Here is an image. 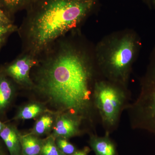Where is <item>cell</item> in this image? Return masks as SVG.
Returning a JSON list of instances; mask_svg holds the SVG:
<instances>
[{"label": "cell", "instance_id": "6da1fadb", "mask_svg": "<svg viewBox=\"0 0 155 155\" xmlns=\"http://www.w3.org/2000/svg\"><path fill=\"white\" fill-rule=\"evenodd\" d=\"M68 34L37 56L31 70L33 89L63 114L81 118L96 131L100 119L94 87L101 75L82 42Z\"/></svg>", "mask_w": 155, "mask_h": 155}, {"label": "cell", "instance_id": "7a4b0ae2", "mask_svg": "<svg viewBox=\"0 0 155 155\" xmlns=\"http://www.w3.org/2000/svg\"><path fill=\"white\" fill-rule=\"evenodd\" d=\"M99 0H37L26 10L18 33L22 53L37 57L58 39L77 29Z\"/></svg>", "mask_w": 155, "mask_h": 155}, {"label": "cell", "instance_id": "3957f363", "mask_svg": "<svg viewBox=\"0 0 155 155\" xmlns=\"http://www.w3.org/2000/svg\"><path fill=\"white\" fill-rule=\"evenodd\" d=\"M141 45L138 35L133 31H121L104 38L95 49V63L100 75L128 87Z\"/></svg>", "mask_w": 155, "mask_h": 155}, {"label": "cell", "instance_id": "277c9868", "mask_svg": "<svg viewBox=\"0 0 155 155\" xmlns=\"http://www.w3.org/2000/svg\"><path fill=\"white\" fill-rule=\"evenodd\" d=\"M130 99L128 87L102 76L96 81L94 104L105 133L110 134L117 130L122 113L130 104Z\"/></svg>", "mask_w": 155, "mask_h": 155}, {"label": "cell", "instance_id": "5b68a950", "mask_svg": "<svg viewBox=\"0 0 155 155\" xmlns=\"http://www.w3.org/2000/svg\"><path fill=\"white\" fill-rule=\"evenodd\" d=\"M149 58L146 72L140 79L138 96L126 111L131 129L155 135V46Z\"/></svg>", "mask_w": 155, "mask_h": 155}, {"label": "cell", "instance_id": "8992f818", "mask_svg": "<svg viewBox=\"0 0 155 155\" xmlns=\"http://www.w3.org/2000/svg\"><path fill=\"white\" fill-rule=\"evenodd\" d=\"M37 61V58L35 56L27 53H21L3 70L6 75L18 84L33 88L34 84L31 78V71Z\"/></svg>", "mask_w": 155, "mask_h": 155}, {"label": "cell", "instance_id": "52a82bcc", "mask_svg": "<svg viewBox=\"0 0 155 155\" xmlns=\"http://www.w3.org/2000/svg\"><path fill=\"white\" fill-rule=\"evenodd\" d=\"M84 122L81 118L69 114H62L58 117L54 127V137L71 138L81 133V126Z\"/></svg>", "mask_w": 155, "mask_h": 155}, {"label": "cell", "instance_id": "ba28073f", "mask_svg": "<svg viewBox=\"0 0 155 155\" xmlns=\"http://www.w3.org/2000/svg\"><path fill=\"white\" fill-rule=\"evenodd\" d=\"M0 137L5 142L11 155H21V135L16 127L12 125H5L0 133Z\"/></svg>", "mask_w": 155, "mask_h": 155}, {"label": "cell", "instance_id": "9c48e42d", "mask_svg": "<svg viewBox=\"0 0 155 155\" xmlns=\"http://www.w3.org/2000/svg\"><path fill=\"white\" fill-rule=\"evenodd\" d=\"M90 145L96 155H116V146L110 137V134L105 133L104 136H98L96 133H91Z\"/></svg>", "mask_w": 155, "mask_h": 155}, {"label": "cell", "instance_id": "30bf717a", "mask_svg": "<svg viewBox=\"0 0 155 155\" xmlns=\"http://www.w3.org/2000/svg\"><path fill=\"white\" fill-rule=\"evenodd\" d=\"M15 88L8 76L0 71V112L8 107L14 97Z\"/></svg>", "mask_w": 155, "mask_h": 155}, {"label": "cell", "instance_id": "8fae6325", "mask_svg": "<svg viewBox=\"0 0 155 155\" xmlns=\"http://www.w3.org/2000/svg\"><path fill=\"white\" fill-rule=\"evenodd\" d=\"M43 140L32 134L21 136L22 153L23 155H41Z\"/></svg>", "mask_w": 155, "mask_h": 155}, {"label": "cell", "instance_id": "7c38bea8", "mask_svg": "<svg viewBox=\"0 0 155 155\" xmlns=\"http://www.w3.org/2000/svg\"><path fill=\"white\" fill-rule=\"evenodd\" d=\"M37 0H0V6L10 17L18 11L28 9Z\"/></svg>", "mask_w": 155, "mask_h": 155}, {"label": "cell", "instance_id": "4fadbf2b", "mask_svg": "<svg viewBox=\"0 0 155 155\" xmlns=\"http://www.w3.org/2000/svg\"><path fill=\"white\" fill-rule=\"evenodd\" d=\"M44 111L43 107L38 104H30L22 108L14 117L16 120H28L34 119Z\"/></svg>", "mask_w": 155, "mask_h": 155}, {"label": "cell", "instance_id": "5bb4252c", "mask_svg": "<svg viewBox=\"0 0 155 155\" xmlns=\"http://www.w3.org/2000/svg\"><path fill=\"white\" fill-rule=\"evenodd\" d=\"M53 122V118L49 115L42 116L35 123L31 134L35 136L43 135L50 130Z\"/></svg>", "mask_w": 155, "mask_h": 155}, {"label": "cell", "instance_id": "9a60e30c", "mask_svg": "<svg viewBox=\"0 0 155 155\" xmlns=\"http://www.w3.org/2000/svg\"><path fill=\"white\" fill-rule=\"evenodd\" d=\"M54 137H50L43 140L41 155H65L58 148Z\"/></svg>", "mask_w": 155, "mask_h": 155}, {"label": "cell", "instance_id": "2e32d148", "mask_svg": "<svg viewBox=\"0 0 155 155\" xmlns=\"http://www.w3.org/2000/svg\"><path fill=\"white\" fill-rule=\"evenodd\" d=\"M18 27L12 24H6L0 22V50L5 43L10 35L18 31Z\"/></svg>", "mask_w": 155, "mask_h": 155}, {"label": "cell", "instance_id": "e0dca14e", "mask_svg": "<svg viewBox=\"0 0 155 155\" xmlns=\"http://www.w3.org/2000/svg\"><path fill=\"white\" fill-rule=\"evenodd\" d=\"M55 141L58 148L65 155H71L76 151L75 147L67 141V139L57 137Z\"/></svg>", "mask_w": 155, "mask_h": 155}, {"label": "cell", "instance_id": "ac0fdd59", "mask_svg": "<svg viewBox=\"0 0 155 155\" xmlns=\"http://www.w3.org/2000/svg\"><path fill=\"white\" fill-rule=\"evenodd\" d=\"M0 22L6 24H12L13 21L7 13L0 6Z\"/></svg>", "mask_w": 155, "mask_h": 155}, {"label": "cell", "instance_id": "d6986e66", "mask_svg": "<svg viewBox=\"0 0 155 155\" xmlns=\"http://www.w3.org/2000/svg\"><path fill=\"white\" fill-rule=\"evenodd\" d=\"M142 1L149 8L155 11V0H142Z\"/></svg>", "mask_w": 155, "mask_h": 155}, {"label": "cell", "instance_id": "ffe728a7", "mask_svg": "<svg viewBox=\"0 0 155 155\" xmlns=\"http://www.w3.org/2000/svg\"><path fill=\"white\" fill-rule=\"evenodd\" d=\"M87 150H84L76 151L73 154L71 155H87Z\"/></svg>", "mask_w": 155, "mask_h": 155}, {"label": "cell", "instance_id": "44dd1931", "mask_svg": "<svg viewBox=\"0 0 155 155\" xmlns=\"http://www.w3.org/2000/svg\"><path fill=\"white\" fill-rule=\"evenodd\" d=\"M5 125H4L2 122H1V120H0V133H1L2 130H3V128H4V127H5Z\"/></svg>", "mask_w": 155, "mask_h": 155}, {"label": "cell", "instance_id": "7402d4cb", "mask_svg": "<svg viewBox=\"0 0 155 155\" xmlns=\"http://www.w3.org/2000/svg\"><path fill=\"white\" fill-rule=\"evenodd\" d=\"M0 155H4L3 152L2 151V150H1V149H0Z\"/></svg>", "mask_w": 155, "mask_h": 155}]
</instances>
